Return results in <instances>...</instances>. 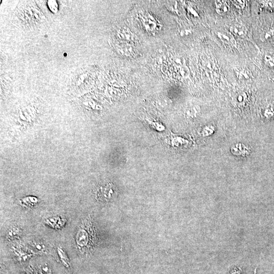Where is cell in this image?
Wrapping results in <instances>:
<instances>
[{
    "label": "cell",
    "mask_w": 274,
    "mask_h": 274,
    "mask_svg": "<svg viewBox=\"0 0 274 274\" xmlns=\"http://www.w3.org/2000/svg\"><path fill=\"white\" fill-rule=\"evenodd\" d=\"M212 128V126H207L206 128L204 129V131H203V133L205 136H208L211 135L213 132L214 131V130L213 129V128Z\"/></svg>",
    "instance_id": "obj_18"
},
{
    "label": "cell",
    "mask_w": 274,
    "mask_h": 274,
    "mask_svg": "<svg viewBox=\"0 0 274 274\" xmlns=\"http://www.w3.org/2000/svg\"><path fill=\"white\" fill-rule=\"evenodd\" d=\"M232 2H233V4H234L235 6L239 8H240V9L243 8L244 6H245V1H233Z\"/></svg>",
    "instance_id": "obj_15"
},
{
    "label": "cell",
    "mask_w": 274,
    "mask_h": 274,
    "mask_svg": "<svg viewBox=\"0 0 274 274\" xmlns=\"http://www.w3.org/2000/svg\"><path fill=\"white\" fill-rule=\"evenodd\" d=\"M247 100V96L245 92H240L237 94L233 99V103L236 106L243 105Z\"/></svg>",
    "instance_id": "obj_5"
},
{
    "label": "cell",
    "mask_w": 274,
    "mask_h": 274,
    "mask_svg": "<svg viewBox=\"0 0 274 274\" xmlns=\"http://www.w3.org/2000/svg\"><path fill=\"white\" fill-rule=\"evenodd\" d=\"M199 110L200 109L199 106H194L188 110L186 112V114L188 116L190 117V118H194L197 116V114L199 112Z\"/></svg>",
    "instance_id": "obj_9"
},
{
    "label": "cell",
    "mask_w": 274,
    "mask_h": 274,
    "mask_svg": "<svg viewBox=\"0 0 274 274\" xmlns=\"http://www.w3.org/2000/svg\"><path fill=\"white\" fill-rule=\"evenodd\" d=\"M231 33L238 37H245L247 35V29L245 26L241 24H235L231 26Z\"/></svg>",
    "instance_id": "obj_1"
},
{
    "label": "cell",
    "mask_w": 274,
    "mask_h": 274,
    "mask_svg": "<svg viewBox=\"0 0 274 274\" xmlns=\"http://www.w3.org/2000/svg\"><path fill=\"white\" fill-rule=\"evenodd\" d=\"M204 68L207 71H212L215 68V64L211 60H206L203 64Z\"/></svg>",
    "instance_id": "obj_12"
},
{
    "label": "cell",
    "mask_w": 274,
    "mask_h": 274,
    "mask_svg": "<svg viewBox=\"0 0 274 274\" xmlns=\"http://www.w3.org/2000/svg\"><path fill=\"white\" fill-rule=\"evenodd\" d=\"M48 5L50 10L53 13H56L58 11V4L56 1H53V0L48 1Z\"/></svg>",
    "instance_id": "obj_11"
},
{
    "label": "cell",
    "mask_w": 274,
    "mask_h": 274,
    "mask_svg": "<svg viewBox=\"0 0 274 274\" xmlns=\"http://www.w3.org/2000/svg\"><path fill=\"white\" fill-rule=\"evenodd\" d=\"M41 272L42 274H50V269L47 265H44L41 268Z\"/></svg>",
    "instance_id": "obj_17"
},
{
    "label": "cell",
    "mask_w": 274,
    "mask_h": 274,
    "mask_svg": "<svg viewBox=\"0 0 274 274\" xmlns=\"http://www.w3.org/2000/svg\"><path fill=\"white\" fill-rule=\"evenodd\" d=\"M261 7L268 11L274 12V1H261Z\"/></svg>",
    "instance_id": "obj_8"
},
{
    "label": "cell",
    "mask_w": 274,
    "mask_h": 274,
    "mask_svg": "<svg viewBox=\"0 0 274 274\" xmlns=\"http://www.w3.org/2000/svg\"><path fill=\"white\" fill-rule=\"evenodd\" d=\"M34 247H35L34 248H36V249L38 250V251H41L42 249H43V248H42V246L38 243L34 244Z\"/></svg>",
    "instance_id": "obj_20"
},
{
    "label": "cell",
    "mask_w": 274,
    "mask_h": 274,
    "mask_svg": "<svg viewBox=\"0 0 274 274\" xmlns=\"http://www.w3.org/2000/svg\"><path fill=\"white\" fill-rule=\"evenodd\" d=\"M57 252L58 255L60 256L61 261H62L65 265L66 267H69V261H68V257H67L65 252L60 248L58 247L57 248Z\"/></svg>",
    "instance_id": "obj_10"
},
{
    "label": "cell",
    "mask_w": 274,
    "mask_h": 274,
    "mask_svg": "<svg viewBox=\"0 0 274 274\" xmlns=\"http://www.w3.org/2000/svg\"><path fill=\"white\" fill-rule=\"evenodd\" d=\"M39 200L37 198L34 197H28L21 199L20 202L21 205L27 207H32L35 206L38 203Z\"/></svg>",
    "instance_id": "obj_6"
},
{
    "label": "cell",
    "mask_w": 274,
    "mask_h": 274,
    "mask_svg": "<svg viewBox=\"0 0 274 274\" xmlns=\"http://www.w3.org/2000/svg\"><path fill=\"white\" fill-rule=\"evenodd\" d=\"M180 72V75L183 77H187L190 73L188 69L187 68V67H184V66L182 67Z\"/></svg>",
    "instance_id": "obj_16"
},
{
    "label": "cell",
    "mask_w": 274,
    "mask_h": 274,
    "mask_svg": "<svg viewBox=\"0 0 274 274\" xmlns=\"http://www.w3.org/2000/svg\"><path fill=\"white\" fill-rule=\"evenodd\" d=\"M237 75L239 79L248 80L251 77L252 74L248 70L242 69L237 72Z\"/></svg>",
    "instance_id": "obj_7"
},
{
    "label": "cell",
    "mask_w": 274,
    "mask_h": 274,
    "mask_svg": "<svg viewBox=\"0 0 274 274\" xmlns=\"http://www.w3.org/2000/svg\"><path fill=\"white\" fill-rule=\"evenodd\" d=\"M217 36L222 41L228 45L235 46L236 44V41L231 33L229 32H218Z\"/></svg>",
    "instance_id": "obj_3"
},
{
    "label": "cell",
    "mask_w": 274,
    "mask_h": 274,
    "mask_svg": "<svg viewBox=\"0 0 274 274\" xmlns=\"http://www.w3.org/2000/svg\"><path fill=\"white\" fill-rule=\"evenodd\" d=\"M175 64L178 66H182L183 67L185 63V60L182 57H177L175 58Z\"/></svg>",
    "instance_id": "obj_14"
},
{
    "label": "cell",
    "mask_w": 274,
    "mask_h": 274,
    "mask_svg": "<svg viewBox=\"0 0 274 274\" xmlns=\"http://www.w3.org/2000/svg\"><path fill=\"white\" fill-rule=\"evenodd\" d=\"M190 33H191V31L189 30H184L182 31L181 34L182 35H188V34H190Z\"/></svg>",
    "instance_id": "obj_21"
},
{
    "label": "cell",
    "mask_w": 274,
    "mask_h": 274,
    "mask_svg": "<svg viewBox=\"0 0 274 274\" xmlns=\"http://www.w3.org/2000/svg\"><path fill=\"white\" fill-rule=\"evenodd\" d=\"M19 230L16 227H13L11 229H10L8 232V237L9 238H15L19 235Z\"/></svg>",
    "instance_id": "obj_13"
},
{
    "label": "cell",
    "mask_w": 274,
    "mask_h": 274,
    "mask_svg": "<svg viewBox=\"0 0 274 274\" xmlns=\"http://www.w3.org/2000/svg\"><path fill=\"white\" fill-rule=\"evenodd\" d=\"M215 4L216 6V11L218 14L223 15L229 12V6L224 1H216Z\"/></svg>",
    "instance_id": "obj_4"
},
{
    "label": "cell",
    "mask_w": 274,
    "mask_h": 274,
    "mask_svg": "<svg viewBox=\"0 0 274 274\" xmlns=\"http://www.w3.org/2000/svg\"><path fill=\"white\" fill-rule=\"evenodd\" d=\"M266 60L269 66L270 67L274 66V58H273L272 57H270V56H267L266 57Z\"/></svg>",
    "instance_id": "obj_19"
},
{
    "label": "cell",
    "mask_w": 274,
    "mask_h": 274,
    "mask_svg": "<svg viewBox=\"0 0 274 274\" xmlns=\"http://www.w3.org/2000/svg\"><path fill=\"white\" fill-rule=\"evenodd\" d=\"M233 154L235 155L246 156L249 154V149L243 144H237L234 145L231 149Z\"/></svg>",
    "instance_id": "obj_2"
}]
</instances>
